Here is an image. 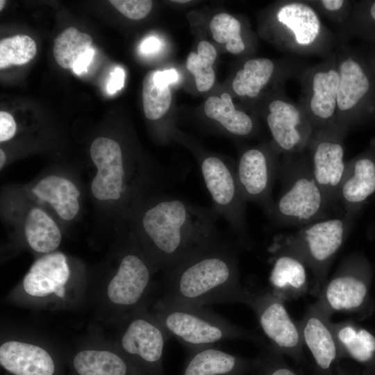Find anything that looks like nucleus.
Instances as JSON below:
<instances>
[{
	"instance_id": "nucleus-1",
	"label": "nucleus",
	"mask_w": 375,
	"mask_h": 375,
	"mask_svg": "<svg viewBox=\"0 0 375 375\" xmlns=\"http://www.w3.org/2000/svg\"><path fill=\"white\" fill-rule=\"evenodd\" d=\"M218 217L212 207L168 196L141 199L128 215L131 233L156 269L163 272L222 238L216 226Z\"/></svg>"
},
{
	"instance_id": "nucleus-2",
	"label": "nucleus",
	"mask_w": 375,
	"mask_h": 375,
	"mask_svg": "<svg viewBox=\"0 0 375 375\" xmlns=\"http://www.w3.org/2000/svg\"><path fill=\"white\" fill-rule=\"evenodd\" d=\"M247 296L240 280L237 249L220 238L164 272L153 301L188 306L245 304Z\"/></svg>"
},
{
	"instance_id": "nucleus-3",
	"label": "nucleus",
	"mask_w": 375,
	"mask_h": 375,
	"mask_svg": "<svg viewBox=\"0 0 375 375\" xmlns=\"http://www.w3.org/2000/svg\"><path fill=\"white\" fill-rule=\"evenodd\" d=\"M116 259L109 272L90 283L88 297L97 317L114 325L150 306L157 288L153 276L158 272L132 233Z\"/></svg>"
},
{
	"instance_id": "nucleus-4",
	"label": "nucleus",
	"mask_w": 375,
	"mask_h": 375,
	"mask_svg": "<svg viewBox=\"0 0 375 375\" xmlns=\"http://www.w3.org/2000/svg\"><path fill=\"white\" fill-rule=\"evenodd\" d=\"M91 281L64 253L39 256L8 294L14 305L36 310H66L85 303Z\"/></svg>"
},
{
	"instance_id": "nucleus-5",
	"label": "nucleus",
	"mask_w": 375,
	"mask_h": 375,
	"mask_svg": "<svg viewBox=\"0 0 375 375\" xmlns=\"http://www.w3.org/2000/svg\"><path fill=\"white\" fill-rule=\"evenodd\" d=\"M277 178L280 194L267 214L274 224L300 228L329 217L333 208L315 179L308 156H285Z\"/></svg>"
},
{
	"instance_id": "nucleus-6",
	"label": "nucleus",
	"mask_w": 375,
	"mask_h": 375,
	"mask_svg": "<svg viewBox=\"0 0 375 375\" xmlns=\"http://www.w3.org/2000/svg\"><path fill=\"white\" fill-rule=\"evenodd\" d=\"M149 308L169 335L190 350L228 340L250 341L260 347L267 344L255 332L233 324L205 306L153 301Z\"/></svg>"
},
{
	"instance_id": "nucleus-7",
	"label": "nucleus",
	"mask_w": 375,
	"mask_h": 375,
	"mask_svg": "<svg viewBox=\"0 0 375 375\" xmlns=\"http://www.w3.org/2000/svg\"><path fill=\"white\" fill-rule=\"evenodd\" d=\"M90 153L96 167L90 183L93 197L99 202L118 206L126 213L125 208L128 206L131 212L141 199L140 190L149 181L151 169L128 163L119 142L110 138L101 136L94 140Z\"/></svg>"
},
{
	"instance_id": "nucleus-8",
	"label": "nucleus",
	"mask_w": 375,
	"mask_h": 375,
	"mask_svg": "<svg viewBox=\"0 0 375 375\" xmlns=\"http://www.w3.org/2000/svg\"><path fill=\"white\" fill-rule=\"evenodd\" d=\"M356 217L342 214L320 219L282 236L278 242L305 263L312 275L310 292L316 297L325 285L331 266L347 238Z\"/></svg>"
},
{
	"instance_id": "nucleus-9",
	"label": "nucleus",
	"mask_w": 375,
	"mask_h": 375,
	"mask_svg": "<svg viewBox=\"0 0 375 375\" xmlns=\"http://www.w3.org/2000/svg\"><path fill=\"white\" fill-rule=\"evenodd\" d=\"M373 269L360 253L343 258L313 303L331 317L336 312L361 314L371 305Z\"/></svg>"
},
{
	"instance_id": "nucleus-10",
	"label": "nucleus",
	"mask_w": 375,
	"mask_h": 375,
	"mask_svg": "<svg viewBox=\"0 0 375 375\" xmlns=\"http://www.w3.org/2000/svg\"><path fill=\"white\" fill-rule=\"evenodd\" d=\"M339 74L336 124L345 131L375 115V76L370 60L344 51L335 58Z\"/></svg>"
},
{
	"instance_id": "nucleus-11",
	"label": "nucleus",
	"mask_w": 375,
	"mask_h": 375,
	"mask_svg": "<svg viewBox=\"0 0 375 375\" xmlns=\"http://www.w3.org/2000/svg\"><path fill=\"white\" fill-rule=\"evenodd\" d=\"M115 326L117 330L113 342L126 360L147 370L158 369L170 336L149 308L128 315Z\"/></svg>"
},
{
	"instance_id": "nucleus-12",
	"label": "nucleus",
	"mask_w": 375,
	"mask_h": 375,
	"mask_svg": "<svg viewBox=\"0 0 375 375\" xmlns=\"http://www.w3.org/2000/svg\"><path fill=\"white\" fill-rule=\"evenodd\" d=\"M201 172L212 201V208L229 224L242 243L247 241L245 199L236 174V167L224 159L208 155L199 158Z\"/></svg>"
},
{
	"instance_id": "nucleus-13",
	"label": "nucleus",
	"mask_w": 375,
	"mask_h": 375,
	"mask_svg": "<svg viewBox=\"0 0 375 375\" xmlns=\"http://www.w3.org/2000/svg\"><path fill=\"white\" fill-rule=\"evenodd\" d=\"M245 305L253 311L270 345L298 363L304 362L299 326L291 318L283 300L270 290L255 292L248 290Z\"/></svg>"
},
{
	"instance_id": "nucleus-14",
	"label": "nucleus",
	"mask_w": 375,
	"mask_h": 375,
	"mask_svg": "<svg viewBox=\"0 0 375 375\" xmlns=\"http://www.w3.org/2000/svg\"><path fill=\"white\" fill-rule=\"evenodd\" d=\"M346 131L338 126L316 130L307 147L315 179L333 208L338 204L347 169L343 142Z\"/></svg>"
},
{
	"instance_id": "nucleus-15",
	"label": "nucleus",
	"mask_w": 375,
	"mask_h": 375,
	"mask_svg": "<svg viewBox=\"0 0 375 375\" xmlns=\"http://www.w3.org/2000/svg\"><path fill=\"white\" fill-rule=\"evenodd\" d=\"M277 151V149L249 148L242 153L235 166L238 180L245 199L260 205L266 215L274 203L272 192L279 164Z\"/></svg>"
},
{
	"instance_id": "nucleus-16",
	"label": "nucleus",
	"mask_w": 375,
	"mask_h": 375,
	"mask_svg": "<svg viewBox=\"0 0 375 375\" xmlns=\"http://www.w3.org/2000/svg\"><path fill=\"white\" fill-rule=\"evenodd\" d=\"M297 322L304 347L308 349L315 362V375H347L340 367L342 358L331 317L312 303Z\"/></svg>"
},
{
	"instance_id": "nucleus-17",
	"label": "nucleus",
	"mask_w": 375,
	"mask_h": 375,
	"mask_svg": "<svg viewBox=\"0 0 375 375\" xmlns=\"http://www.w3.org/2000/svg\"><path fill=\"white\" fill-rule=\"evenodd\" d=\"M268 108L266 122L278 152L285 156L303 153L314 133L304 110L283 99L272 101Z\"/></svg>"
},
{
	"instance_id": "nucleus-18",
	"label": "nucleus",
	"mask_w": 375,
	"mask_h": 375,
	"mask_svg": "<svg viewBox=\"0 0 375 375\" xmlns=\"http://www.w3.org/2000/svg\"><path fill=\"white\" fill-rule=\"evenodd\" d=\"M339 74L334 58L308 74L306 83L305 108L314 131L336 124Z\"/></svg>"
},
{
	"instance_id": "nucleus-19",
	"label": "nucleus",
	"mask_w": 375,
	"mask_h": 375,
	"mask_svg": "<svg viewBox=\"0 0 375 375\" xmlns=\"http://www.w3.org/2000/svg\"><path fill=\"white\" fill-rule=\"evenodd\" d=\"M48 343L24 335L3 337L0 364L12 375H54L56 364Z\"/></svg>"
},
{
	"instance_id": "nucleus-20",
	"label": "nucleus",
	"mask_w": 375,
	"mask_h": 375,
	"mask_svg": "<svg viewBox=\"0 0 375 375\" xmlns=\"http://www.w3.org/2000/svg\"><path fill=\"white\" fill-rule=\"evenodd\" d=\"M375 193V140L347 162L338 195L343 213L357 217L367 201Z\"/></svg>"
},
{
	"instance_id": "nucleus-21",
	"label": "nucleus",
	"mask_w": 375,
	"mask_h": 375,
	"mask_svg": "<svg viewBox=\"0 0 375 375\" xmlns=\"http://www.w3.org/2000/svg\"><path fill=\"white\" fill-rule=\"evenodd\" d=\"M276 19L285 35L287 48L306 52L315 47L324 33L316 10L307 3L287 1L277 10Z\"/></svg>"
},
{
	"instance_id": "nucleus-22",
	"label": "nucleus",
	"mask_w": 375,
	"mask_h": 375,
	"mask_svg": "<svg viewBox=\"0 0 375 375\" xmlns=\"http://www.w3.org/2000/svg\"><path fill=\"white\" fill-rule=\"evenodd\" d=\"M269 281L271 292L284 302L310 292L305 263L287 247L276 242Z\"/></svg>"
},
{
	"instance_id": "nucleus-23",
	"label": "nucleus",
	"mask_w": 375,
	"mask_h": 375,
	"mask_svg": "<svg viewBox=\"0 0 375 375\" xmlns=\"http://www.w3.org/2000/svg\"><path fill=\"white\" fill-rule=\"evenodd\" d=\"M81 344L72 359L77 375H128V362L113 341L95 335Z\"/></svg>"
},
{
	"instance_id": "nucleus-24",
	"label": "nucleus",
	"mask_w": 375,
	"mask_h": 375,
	"mask_svg": "<svg viewBox=\"0 0 375 375\" xmlns=\"http://www.w3.org/2000/svg\"><path fill=\"white\" fill-rule=\"evenodd\" d=\"M32 194L49 204L62 220L71 221L80 210L81 192L70 179L56 174L40 178L32 188Z\"/></svg>"
},
{
	"instance_id": "nucleus-25",
	"label": "nucleus",
	"mask_w": 375,
	"mask_h": 375,
	"mask_svg": "<svg viewBox=\"0 0 375 375\" xmlns=\"http://www.w3.org/2000/svg\"><path fill=\"white\" fill-rule=\"evenodd\" d=\"M192 351L183 375H238L258 364L214 346L201 347Z\"/></svg>"
},
{
	"instance_id": "nucleus-26",
	"label": "nucleus",
	"mask_w": 375,
	"mask_h": 375,
	"mask_svg": "<svg viewBox=\"0 0 375 375\" xmlns=\"http://www.w3.org/2000/svg\"><path fill=\"white\" fill-rule=\"evenodd\" d=\"M23 229L28 247L40 256L57 251L62 242V232L55 220L38 206L28 210Z\"/></svg>"
},
{
	"instance_id": "nucleus-27",
	"label": "nucleus",
	"mask_w": 375,
	"mask_h": 375,
	"mask_svg": "<svg viewBox=\"0 0 375 375\" xmlns=\"http://www.w3.org/2000/svg\"><path fill=\"white\" fill-rule=\"evenodd\" d=\"M342 358L367 365L375 360V335L351 320L331 322Z\"/></svg>"
},
{
	"instance_id": "nucleus-28",
	"label": "nucleus",
	"mask_w": 375,
	"mask_h": 375,
	"mask_svg": "<svg viewBox=\"0 0 375 375\" xmlns=\"http://www.w3.org/2000/svg\"><path fill=\"white\" fill-rule=\"evenodd\" d=\"M206 116L217 122L226 131L237 136H247L254 128L252 119L245 112L235 109L228 93L220 98L210 97L204 105Z\"/></svg>"
},
{
	"instance_id": "nucleus-29",
	"label": "nucleus",
	"mask_w": 375,
	"mask_h": 375,
	"mask_svg": "<svg viewBox=\"0 0 375 375\" xmlns=\"http://www.w3.org/2000/svg\"><path fill=\"white\" fill-rule=\"evenodd\" d=\"M274 70L273 62L265 58L248 60L233 79L232 86L239 96L256 97L270 81Z\"/></svg>"
},
{
	"instance_id": "nucleus-30",
	"label": "nucleus",
	"mask_w": 375,
	"mask_h": 375,
	"mask_svg": "<svg viewBox=\"0 0 375 375\" xmlns=\"http://www.w3.org/2000/svg\"><path fill=\"white\" fill-rule=\"evenodd\" d=\"M92 39L74 27H69L54 39L53 53L62 68L73 69L76 62L91 48Z\"/></svg>"
},
{
	"instance_id": "nucleus-31",
	"label": "nucleus",
	"mask_w": 375,
	"mask_h": 375,
	"mask_svg": "<svg viewBox=\"0 0 375 375\" xmlns=\"http://www.w3.org/2000/svg\"><path fill=\"white\" fill-rule=\"evenodd\" d=\"M217 57L215 47L203 40L197 47V53L191 52L186 60V67L194 76L199 92H206L213 85L215 79L212 65Z\"/></svg>"
},
{
	"instance_id": "nucleus-32",
	"label": "nucleus",
	"mask_w": 375,
	"mask_h": 375,
	"mask_svg": "<svg viewBox=\"0 0 375 375\" xmlns=\"http://www.w3.org/2000/svg\"><path fill=\"white\" fill-rule=\"evenodd\" d=\"M155 70L149 71L142 81V104L146 117L157 120L168 111L172 102L169 86H158L153 81Z\"/></svg>"
},
{
	"instance_id": "nucleus-33",
	"label": "nucleus",
	"mask_w": 375,
	"mask_h": 375,
	"mask_svg": "<svg viewBox=\"0 0 375 375\" xmlns=\"http://www.w3.org/2000/svg\"><path fill=\"white\" fill-rule=\"evenodd\" d=\"M36 53V44L28 35H16L3 38L0 41V68L26 64Z\"/></svg>"
},
{
	"instance_id": "nucleus-34",
	"label": "nucleus",
	"mask_w": 375,
	"mask_h": 375,
	"mask_svg": "<svg viewBox=\"0 0 375 375\" xmlns=\"http://www.w3.org/2000/svg\"><path fill=\"white\" fill-rule=\"evenodd\" d=\"M213 38L218 42L226 44V49L231 53L244 51L245 44L241 37L240 22L227 13L217 14L209 24Z\"/></svg>"
},
{
	"instance_id": "nucleus-35",
	"label": "nucleus",
	"mask_w": 375,
	"mask_h": 375,
	"mask_svg": "<svg viewBox=\"0 0 375 375\" xmlns=\"http://www.w3.org/2000/svg\"><path fill=\"white\" fill-rule=\"evenodd\" d=\"M353 27L360 36L375 42V1H362L353 13Z\"/></svg>"
},
{
	"instance_id": "nucleus-36",
	"label": "nucleus",
	"mask_w": 375,
	"mask_h": 375,
	"mask_svg": "<svg viewBox=\"0 0 375 375\" xmlns=\"http://www.w3.org/2000/svg\"><path fill=\"white\" fill-rule=\"evenodd\" d=\"M262 349L263 354L261 360L266 367L264 375H304L289 365L283 358L284 355L270 344H267Z\"/></svg>"
},
{
	"instance_id": "nucleus-37",
	"label": "nucleus",
	"mask_w": 375,
	"mask_h": 375,
	"mask_svg": "<svg viewBox=\"0 0 375 375\" xmlns=\"http://www.w3.org/2000/svg\"><path fill=\"white\" fill-rule=\"evenodd\" d=\"M109 2L126 17L138 20L144 18L150 12V0H110Z\"/></svg>"
},
{
	"instance_id": "nucleus-38",
	"label": "nucleus",
	"mask_w": 375,
	"mask_h": 375,
	"mask_svg": "<svg viewBox=\"0 0 375 375\" xmlns=\"http://www.w3.org/2000/svg\"><path fill=\"white\" fill-rule=\"evenodd\" d=\"M17 129L12 116L7 112H0V142H6L12 138Z\"/></svg>"
},
{
	"instance_id": "nucleus-39",
	"label": "nucleus",
	"mask_w": 375,
	"mask_h": 375,
	"mask_svg": "<svg viewBox=\"0 0 375 375\" xmlns=\"http://www.w3.org/2000/svg\"><path fill=\"white\" fill-rule=\"evenodd\" d=\"M178 73L176 69H166L164 71L155 70L153 81L158 86H169L170 83L178 80Z\"/></svg>"
},
{
	"instance_id": "nucleus-40",
	"label": "nucleus",
	"mask_w": 375,
	"mask_h": 375,
	"mask_svg": "<svg viewBox=\"0 0 375 375\" xmlns=\"http://www.w3.org/2000/svg\"><path fill=\"white\" fill-rule=\"evenodd\" d=\"M125 73L120 67L115 68L111 73L107 85V90L110 94H114L121 90L124 84Z\"/></svg>"
},
{
	"instance_id": "nucleus-41",
	"label": "nucleus",
	"mask_w": 375,
	"mask_h": 375,
	"mask_svg": "<svg viewBox=\"0 0 375 375\" xmlns=\"http://www.w3.org/2000/svg\"><path fill=\"white\" fill-rule=\"evenodd\" d=\"M319 6L328 14H338L345 9L348 1L344 0H321L317 1Z\"/></svg>"
},
{
	"instance_id": "nucleus-42",
	"label": "nucleus",
	"mask_w": 375,
	"mask_h": 375,
	"mask_svg": "<svg viewBox=\"0 0 375 375\" xmlns=\"http://www.w3.org/2000/svg\"><path fill=\"white\" fill-rule=\"evenodd\" d=\"M94 51L93 49L90 48L85 53H84L80 58L76 62L73 71L76 74H81L85 70H87L88 67L91 62Z\"/></svg>"
},
{
	"instance_id": "nucleus-43",
	"label": "nucleus",
	"mask_w": 375,
	"mask_h": 375,
	"mask_svg": "<svg viewBox=\"0 0 375 375\" xmlns=\"http://www.w3.org/2000/svg\"><path fill=\"white\" fill-rule=\"evenodd\" d=\"M160 41L156 37L151 36L144 40L140 44V51L144 54H150L159 51Z\"/></svg>"
},
{
	"instance_id": "nucleus-44",
	"label": "nucleus",
	"mask_w": 375,
	"mask_h": 375,
	"mask_svg": "<svg viewBox=\"0 0 375 375\" xmlns=\"http://www.w3.org/2000/svg\"><path fill=\"white\" fill-rule=\"evenodd\" d=\"M7 160L6 155L5 152L2 150V149H0V168L2 169L3 167L6 165Z\"/></svg>"
},
{
	"instance_id": "nucleus-45",
	"label": "nucleus",
	"mask_w": 375,
	"mask_h": 375,
	"mask_svg": "<svg viewBox=\"0 0 375 375\" xmlns=\"http://www.w3.org/2000/svg\"><path fill=\"white\" fill-rule=\"evenodd\" d=\"M371 62H372V67H373V70H374V76H375V55L371 59Z\"/></svg>"
},
{
	"instance_id": "nucleus-46",
	"label": "nucleus",
	"mask_w": 375,
	"mask_h": 375,
	"mask_svg": "<svg viewBox=\"0 0 375 375\" xmlns=\"http://www.w3.org/2000/svg\"><path fill=\"white\" fill-rule=\"evenodd\" d=\"M5 4H6V1H4V0H1L0 1V10H2V9L3 8Z\"/></svg>"
},
{
	"instance_id": "nucleus-47",
	"label": "nucleus",
	"mask_w": 375,
	"mask_h": 375,
	"mask_svg": "<svg viewBox=\"0 0 375 375\" xmlns=\"http://www.w3.org/2000/svg\"><path fill=\"white\" fill-rule=\"evenodd\" d=\"M174 2H179V3H186V2H188L189 1L188 0H185V1H173Z\"/></svg>"
}]
</instances>
